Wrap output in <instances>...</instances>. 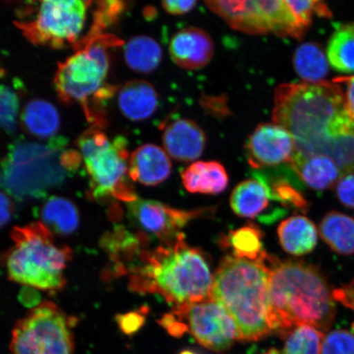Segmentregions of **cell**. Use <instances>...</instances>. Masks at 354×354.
I'll return each instance as SVG.
<instances>
[{"label": "cell", "instance_id": "cell-1", "mask_svg": "<svg viewBox=\"0 0 354 354\" xmlns=\"http://www.w3.org/2000/svg\"><path fill=\"white\" fill-rule=\"evenodd\" d=\"M274 123L293 136V156H326L342 176L354 174V119L335 82L287 83L274 95Z\"/></svg>", "mask_w": 354, "mask_h": 354}, {"label": "cell", "instance_id": "cell-2", "mask_svg": "<svg viewBox=\"0 0 354 354\" xmlns=\"http://www.w3.org/2000/svg\"><path fill=\"white\" fill-rule=\"evenodd\" d=\"M127 272L132 291L161 295L176 306L211 296L209 264L201 250L188 245L183 233L155 250L141 251Z\"/></svg>", "mask_w": 354, "mask_h": 354}, {"label": "cell", "instance_id": "cell-3", "mask_svg": "<svg viewBox=\"0 0 354 354\" xmlns=\"http://www.w3.org/2000/svg\"><path fill=\"white\" fill-rule=\"evenodd\" d=\"M269 310L273 333L283 337L298 325L321 331L335 320L333 296L324 277L312 265L268 257Z\"/></svg>", "mask_w": 354, "mask_h": 354}, {"label": "cell", "instance_id": "cell-4", "mask_svg": "<svg viewBox=\"0 0 354 354\" xmlns=\"http://www.w3.org/2000/svg\"><path fill=\"white\" fill-rule=\"evenodd\" d=\"M268 257L260 261L225 257L214 277L210 298L231 315L241 342H259L273 333Z\"/></svg>", "mask_w": 354, "mask_h": 354}, {"label": "cell", "instance_id": "cell-5", "mask_svg": "<svg viewBox=\"0 0 354 354\" xmlns=\"http://www.w3.org/2000/svg\"><path fill=\"white\" fill-rule=\"evenodd\" d=\"M66 144L63 136L54 137L47 145L16 140L0 161V188L19 201L46 196L81 165V154L65 149Z\"/></svg>", "mask_w": 354, "mask_h": 354}, {"label": "cell", "instance_id": "cell-6", "mask_svg": "<svg viewBox=\"0 0 354 354\" xmlns=\"http://www.w3.org/2000/svg\"><path fill=\"white\" fill-rule=\"evenodd\" d=\"M122 39L104 34L74 46L76 53L57 66L54 84L59 99L65 104H77L82 108L88 122L94 127H104L102 110L116 92L107 79L109 48L121 46Z\"/></svg>", "mask_w": 354, "mask_h": 354}, {"label": "cell", "instance_id": "cell-7", "mask_svg": "<svg viewBox=\"0 0 354 354\" xmlns=\"http://www.w3.org/2000/svg\"><path fill=\"white\" fill-rule=\"evenodd\" d=\"M11 238L15 246L6 263L12 281L48 292L64 289V271L73 256L70 248L59 245L39 221L13 228Z\"/></svg>", "mask_w": 354, "mask_h": 354}, {"label": "cell", "instance_id": "cell-8", "mask_svg": "<svg viewBox=\"0 0 354 354\" xmlns=\"http://www.w3.org/2000/svg\"><path fill=\"white\" fill-rule=\"evenodd\" d=\"M77 144L90 176L93 197L127 203L138 199L130 180L126 138L110 139L100 128L93 127L79 137Z\"/></svg>", "mask_w": 354, "mask_h": 354}, {"label": "cell", "instance_id": "cell-9", "mask_svg": "<svg viewBox=\"0 0 354 354\" xmlns=\"http://www.w3.org/2000/svg\"><path fill=\"white\" fill-rule=\"evenodd\" d=\"M37 6L24 8L19 17L28 19L15 21L17 28L35 46L63 48L76 46L85 26L91 1L66 0L42 1Z\"/></svg>", "mask_w": 354, "mask_h": 354}, {"label": "cell", "instance_id": "cell-10", "mask_svg": "<svg viewBox=\"0 0 354 354\" xmlns=\"http://www.w3.org/2000/svg\"><path fill=\"white\" fill-rule=\"evenodd\" d=\"M72 320L52 302L30 310L12 330V354H74Z\"/></svg>", "mask_w": 354, "mask_h": 354}, {"label": "cell", "instance_id": "cell-11", "mask_svg": "<svg viewBox=\"0 0 354 354\" xmlns=\"http://www.w3.org/2000/svg\"><path fill=\"white\" fill-rule=\"evenodd\" d=\"M205 3L231 28L243 33L282 37L293 24V15L285 0H216Z\"/></svg>", "mask_w": 354, "mask_h": 354}, {"label": "cell", "instance_id": "cell-12", "mask_svg": "<svg viewBox=\"0 0 354 354\" xmlns=\"http://www.w3.org/2000/svg\"><path fill=\"white\" fill-rule=\"evenodd\" d=\"M174 315L185 332L199 344L216 353H223L239 340L236 323L223 306L211 298L201 302L176 306Z\"/></svg>", "mask_w": 354, "mask_h": 354}, {"label": "cell", "instance_id": "cell-13", "mask_svg": "<svg viewBox=\"0 0 354 354\" xmlns=\"http://www.w3.org/2000/svg\"><path fill=\"white\" fill-rule=\"evenodd\" d=\"M133 223L145 232L144 236H154L167 242L174 240L190 221L202 216V210L174 209L165 203L154 201H136L128 205Z\"/></svg>", "mask_w": 354, "mask_h": 354}, {"label": "cell", "instance_id": "cell-14", "mask_svg": "<svg viewBox=\"0 0 354 354\" xmlns=\"http://www.w3.org/2000/svg\"><path fill=\"white\" fill-rule=\"evenodd\" d=\"M251 166L272 167L290 162L295 151L293 136L276 123H264L252 133L245 146Z\"/></svg>", "mask_w": 354, "mask_h": 354}, {"label": "cell", "instance_id": "cell-15", "mask_svg": "<svg viewBox=\"0 0 354 354\" xmlns=\"http://www.w3.org/2000/svg\"><path fill=\"white\" fill-rule=\"evenodd\" d=\"M169 54L172 61L181 68L201 69L212 60L214 44L205 30L190 26L172 37Z\"/></svg>", "mask_w": 354, "mask_h": 354}, {"label": "cell", "instance_id": "cell-16", "mask_svg": "<svg viewBox=\"0 0 354 354\" xmlns=\"http://www.w3.org/2000/svg\"><path fill=\"white\" fill-rule=\"evenodd\" d=\"M162 143L165 151L175 160L193 162L205 151L206 136L196 122L178 118L165 127Z\"/></svg>", "mask_w": 354, "mask_h": 354}, {"label": "cell", "instance_id": "cell-17", "mask_svg": "<svg viewBox=\"0 0 354 354\" xmlns=\"http://www.w3.org/2000/svg\"><path fill=\"white\" fill-rule=\"evenodd\" d=\"M171 162L165 149L146 144L134 150L129 158V176L145 185H158L171 175Z\"/></svg>", "mask_w": 354, "mask_h": 354}, {"label": "cell", "instance_id": "cell-18", "mask_svg": "<svg viewBox=\"0 0 354 354\" xmlns=\"http://www.w3.org/2000/svg\"><path fill=\"white\" fill-rule=\"evenodd\" d=\"M158 95L148 82L134 80L127 82L118 92V106L122 113L129 120H147L156 112Z\"/></svg>", "mask_w": 354, "mask_h": 354}, {"label": "cell", "instance_id": "cell-19", "mask_svg": "<svg viewBox=\"0 0 354 354\" xmlns=\"http://www.w3.org/2000/svg\"><path fill=\"white\" fill-rule=\"evenodd\" d=\"M272 201L271 190L261 177L243 181L234 189L230 203L234 214L242 218L262 216Z\"/></svg>", "mask_w": 354, "mask_h": 354}, {"label": "cell", "instance_id": "cell-20", "mask_svg": "<svg viewBox=\"0 0 354 354\" xmlns=\"http://www.w3.org/2000/svg\"><path fill=\"white\" fill-rule=\"evenodd\" d=\"M184 187L190 193L218 194L227 187L229 179L225 167L216 161H198L183 172Z\"/></svg>", "mask_w": 354, "mask_h": 354}, {"label": "cell", "instance_id": "cell-21", "mask_svg": "<svg viewBox=\"0 0 354 354\" xmlns=\"http://www.w3.org/2000/svg\"><path fill=\"white\" fill-rule=\"evenodd\" d=\"M290 162L303 183L313 189L334 188L343 176L335 162L322 155L309 158L293 156Z\"/></svg>", "mask_w": 354, "mask_h": 354}, {"label": "cell", "instance_id": "cell-22", "mask_svg": "<svg viewBox=\"0 0 354 354\" xmlns=\"http://www.w3.org/2000/svg\"><path fill=\"white\" fill-rule=\"evenodd\" d=\"M277 233L283 250L289 254H308L317 246L316 225L304 216H290L283 221L279 225Z\"/></svg>", "mask_w": 354, "mask_h": 354}, {"label": "cell", "instance_id": "cell-23", "mask_svg": "<svg viewBox=\"0 0 354 354\" xmlns=\"http://www.w3.org/2000/svg\"><path fill=\"white\" fill-rule=\"evenodd\" d=\"M21 118L26 131L37 138H54L60 128L59 111L47 100H30L26 104Z\"/></svg>", "mask_w": 354, "mask_h": 354}, {"label": "cell", "instance_id": "cell-24", "mask_svg": "<svg viewBox=\"0 0 354 354\" xmlns=\"http://www.w3.org/2000/svg\"><path fill=\"white\" fill-rule=\"evenodd\" d=\"M319 232L330 250L339 254H354V218L342 212L332 211L322 218Z\"/></svg>", "mask_w": 354, "mask_h": 354}, {"label": "cell", "instance_id": "cell-25", "mask_svg": "<svg viewBox=\"0 0 354 354\" xmlns=\"http://www.w3.org/2000/svg\"><path fill=\"white\" fill-rule=\"evenodd\" d=\"M41 216L46 227L61 236H70L77 231L79 212L69 199L52 196L41 207Z\"/></svg>", "mask_w": 354, "mask_h": 354}, {"label": "cell", "instance_id": "cell-26", "mask_svg": "<svg viewBox=\"0 0 354 354\" xmlns=\"http://www.w3.org/2000/svg\"><path fill=\"white\" fill-rule=\"evenodd\" d=\"M124 55L127 66L134 72L142 74L154 72L162 59L160 44L147 35L131 38L126 44Z\"/></svg>", "mask_w": 354, "mask_h": 354}, {"label": "cell", "instance_id": "cell-27", "mask_svg": "<svg viewBox=\"0 0 354 354\" xmlns=\"http://www.w3.org/2000/svg\"><path fill=\"white\" fill-rule=\"evenodd\" d=\"M293 64L296 73L306 83L322 82L328 73L326 57L316 43H304L296 48Z\"/></svg>", "mask_w": 354, "mask_h": 354}, {"label": "cell", "instance_id": "cell-28", "mask_svg": "<svg viewBox=\"0 0 354 354\" xmlns=\"http://www.w3.org/2000/svg\"><path fill=\"white\" fill-rule=\"evenodd\" d=\"M330 64L338 72L354 73V22L340 26L327 50Z\"/></svg>", "mask_w": 354, "mask_h": 354}, {"label": "cell", "instance_id": "cell-29", "mask_svg": "<svg viewBox=\"0 0 354 354\" xmlns=\"http://www.w3.org/2000/svg\"><path fill=\"white\" fill-rule=\"evenodd\" d=\"M228 245L236 258L250 261H260L267 258L263 250V233L254 225L236 230L230 233Z\"/></svg>", "mask_w": 354, "mask_h": 354}, {"label": "cell", "instance_id": "cell-30", "mask_svg": "<svg viewBox=\"0 0 354 354\" xmlns=\"http://www.w3.org/2000/svg\"><path fill=\"white\" fill-rule=\"evenodd\" d=\"M284 354H321L324 334L309 325H298L286 335Z\"/></svg>", "mask_w": 354, "mask_h": 354}, {"label": "cell", "instance_id": "cell-31", "mask_svg": "<svg viewBox=\"0 0 354 354\" xmlns=\"http://www.w3.org/2000/svg\"><path fill=\"white\" fill-rule=\"evenodd\" d=\"M97 6L93 12V22L86 37L79 41H86L88 39L104 35L106 28L114 24L125 10V3L122 1H101L96 3Z\"/></svg>", "mask_w": 354, "mask_h": 354}, {"label": "cell", "instance_id": "cell-32", "mask_svg": "<svg viewBox=\"0 0 354 354\" xmlns=\"http://www.w3.org/2000/svg\"><path fill=\"white\" fill-rule=\"evenodd\" d=\"M19 99L10 87L0 85V128L13 135L17 131L19 115Z\"/></svg>", "mask_w": 354, "mask_h": 354}, {"label": "cell", "instance_id": "cell-33", "mask_svg": "<svg viewBox=\"0 0 354 354\" xmlns=\"http://www.w3.org/2000/svg\"><path fill=\"white\" fill-rule=\"evenodd\" d=\"M321 354H354V323L351 330H335L324 336Z\"/></svg>", "mask_w": 354, "mask_h": 354}, {"label": "cell", "instance_id": "cell-34", "mask_svg": "<svg viewBox=\"0 0 354 354\" xmlns=\"http://www.w3.org/2000/svg\"><path fill=\"white\" fill-rule=\"evenodd\" d=\"M286 2L305 28L311 25L313 13L322 17H331L332 16L329 7L324 2L318 1V0H315V1H313V0H308V1L286 0Z\"/></svg>", "mask_w": 354, "mask_h": 354}, {"label": "cell", "instance_id": "cell-35", "mask_svg": "<svg viewBox=\"0 0 354 354\" xmlns=\"http://www.w3.org/2000/svg\"><path fill=\"white\" fill-rule=\"evenodd\" d=\"M336 196L342 205L354 209V174L344 175L335 187Z\"/></svg>", "mask_w": 354, "mask_h": 354}, {"label": "cell", "instance_id": "cell-36", "mask_svg": "<svg viewBox=\"0 0 354 354\" xmlns=\"http://www.w3.org/2000/svg\"><path fill=\"white\" fill-rule=\"evenodd\" d=\"M145 313L140 311L131 312L119 315L117 318L119 327L126 335L136 333L145 323Z\"/></svg>", "mask_w": 354, "mask_h": 354}, {"label": "cell", "instance_id": "cell-37", "mask_svg": "<svg viewBox=\"0 0 354 354\" xmlns=\"http://www.w3.org/2000/svg\"><path fill=\"white\" fill-rule=\"evenodd\" d=\"M197 4L196 1L194 0H189V1H180V0H167L163 1L162 6L163 10L169 15H183L193 10Z\"/></svg>", "mask_w": 354, "mask_h": 354}, {"label": "cell", "instance_id": "cell-38", "mask_svg": "<svg viewBox=\"0 0 354 354\" xmlns=\"http://www.w3.org/2000/svg\"><path fill=\"white\" fill-rule=\"evenodd\" d=\"M13 214V205L6 194L0 192V229L10 223Z\"/></svg>", "mask_w": 354, "mask_h": 354}, {"label": "cell", "instance_id": "cell-39", "mask_svg": "<svg viewBox=\"0 0 354 354\" xmlns=\"http://www.w3.org/2000/svg\"><path fill=\"white\" fill-rule=\"evenodd\" d=\"M334 82L346 85V92L344 93L345 104L349 114L354 119V76L336 79Z\"/></svg>", "mask_w": 354, "mask_h": 354}, {"label": "cell", "instance_id": "cell-40", "mask_svg": "<svg viewBox=\"0 0 354 354\" xmlns=\"http://www.w3.org/2000/svg\"><path fill=\"white\" fill-rule=\"evenodd\" d=\"M264 354H282L281 352H279L275 348L271 349V351H269L268 353H266Z\"/></svg>", "mask_w": 354, "mask_h": 354}, {"label": "cell", "instance_id": "cell-41", "mask_svg": "<svg viewBox=\"0 0 354 354\" xmlns=\"http://www.w3.org/2000/svg\"><path fill=\"white\" fill-rule=\"evenodd\" d=\"M180 354H198V353H194L192 351H184L181 352Z\"/></svg>", "mask_w": 354, "mask_h": 354}]
</instances>
